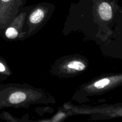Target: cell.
<instances>
[{"mask_svg": "<svg viewBox=\"0 0 122 122\" xmlns=\"http://www.w3.org/2000/svg\"><path fill=\"white\" fill-rule=\"evenodd\" d=\"M122 85V73L106 76L97 80L85 87V91L90 94L101 93L114 89Z\"/></svg>", "mask_w": 122, "mask_h": 122, "instance_id": "1", "label": "cell"}, {"mask_svg": "<svg viewBox=\"0 0 122 122\" xmlns=\"http://www.w3.org/2000/svg\"><path fill=\"white\" fill-rule=\"evenodd\" d=\"M33 92L29 89L16 88L15 91L8 97V102L15 106L21 104L28 103L32 100Z\"/></svg>", "mask_w": 122, "mask_h": 122, "instance_id": "2", "label": "cell"}, {"mask_svg": "<svg viewBox=\"0 0 122 122\" xmlns=\"http://www.w3.org/2000/svg\"><path fill=\"white\" fill-rule=\"evenodd\" d=\"M96 113L102 114L104 117H122V103L107 106L102 108H95Z\"/></svg>", "mask_w": 122, "mask_h": 122, "instance_id": "3", "label": "cell"}, {"mask_svg": "<svg viewBox=\"0 0 122 122\" xmlns=\"http://www.w3.org/2000/svg\"><path fill=\"white\" fill-rule=\"evenodd\" d=\"M100 18L105 21H110L114 14V5L107 1H102L98 7Z\"/></svg>", "mask_w": 122, "mask_h": 122, "instance_id": "4", "label": "cell"}, {"mask_svg": "<svg viewBox=\"0 0 122 122\" xmlns=\"http://www.w3.org/2000/svg\"><path fill=\"white\" fill-rule=\"evenodd\" d=\"M63 68L66 69L67 73L80 72L83 71L86 68V64L83 61L79 59H73L66 62L63 66Z\"/></svg>", "mask_w": 122, "mask_h": 122, "instance_id": "5", "label": "cell"}, {"mask_svg": "<svg viewBox=\"0 0 122 122\" xmlns=\"http://www.w3.org/2000/svg\"><path fill=\"white\" fill-rule=\"evenodd\" d=\"M45 10L42 7L35 8L30 14L29 21L31 25H36L40 23L44 20L45 17Z\"/></svg>", "mask_w": 122, "mask_h": 122, "instance_id": "6", "label": "cell"}, {"mask_svg": "<svg viewBox=\"0 0 122 122\" xmlns=\"http://www.w3.org/2000/svg\"><path fill=\"white\" fill-rule=\"evenodd\" d=\"M19 35V32L15 27L11 26L7 29L5 31V36L7 38L10 39H14Z\"/></svg>", "mask_w": 122, "mask_h": 122, "instance_id": "7", "label": "cell"}, {"mask_svg": "<svg viewBox=\"0 0 122 122\" xmlns=\"http://www.w3.org/2000/svg\"><path fill=\"white\" fill-rule=\"evenodd\" d=\"M66 116V114H64V113H58L57 115H56V116L54 117L53 119L51 120L50 121L52 122H58L61 120V119L63 118H64Z\"/></svg>", "mask_w": 122, "mask_h": 122, "instance_id": "8", "label": "cell"}, {"mask_svg": "<svg viewBox=\"0 0 122 122\" xmlns=\"http://www.w3.org/2000/svg\"><path fill=\"white\" fill-rule=\"evenodd\" d=\"M5 67L2 63L0 62V72H4V71H5Z\"/></svg>", "mask_w": 122, "mask_h": 122, "instance_id": "9", "label": "cell"}, {"mask_svg": "<svg viewBox=\"0 0 122 122\" xmlns=\"http://www.w3.org/2000/svg\"><path fill=\"white\" fill-rule=\"evenodd\" d=\"M113 1H114V0H113Z\"/></svg>", "mask_w": 122, "mask_h": 122, "instance_id": "10", "label": "cell"}]
</instances>
